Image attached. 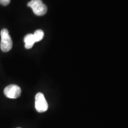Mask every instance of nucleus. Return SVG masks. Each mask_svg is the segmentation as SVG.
Here are the masks:
<instances>
[{"label":"nucleus","instance_id":"obj_1","mask_svg":"<svg viewBox=\"0 0 128 128\" xmlns=\"http://www.w3.org/2000/svg\"><path fill=\"white\" fill-rule=\"evenodd\" d=\"M28 7L31 8L35 15L43 16L48 12V7L43 3L42 0H32L28 4Z\"/></svg>","mask_w":128,"mask_h":128},{"label":"nucleus","instance_id":"obj_8","mask_svg":"<svg viewBox=\"0 0 128 128\" xmlns=\"http://www.w3.org/2000/svg\"></svg>","mask_w":128,"mask_h":128},{"label":"nucleus","instance_id":"obj_2","mask_svg":"<svg viewBox=\"0 0 128 128\" xmlns=\"http://www.w3.org/2000/svg\"><path fill=\"white\" fill-rule=\"evenodd\" d=\"M1 49L2 52H8L12 50V40L7 29H2L1 32Z\"/></svg>","mask_w":128,"mask_h":128},{"label":"nucleus","instance_id":"obj_4","mask_svg":"<svg viewBox=\"0 0 128 128\" xmlns=\"http://www.w3.org/2000/svg\"><path fill=\"white\" fill-rule=\"evenodd\" d=\"M4 94L7 98L16 99L20 97L22 94V90L19 86L17 85H10L7 86L4 91Z\"/></svg>","mask_w":128,"mask_h":128},{"label":"nucleus","instance_id":"obj_5","mask_svg":"<svg viewBox=\"0 0 128 128\" xmlns=\"http://www.w3.org/2000/svg\"><path fill=\"white\" fill-rule=\"evenodd\" d=\"M24 42L25 43V48L27 49H30L33 47L36 41H35L33 34H28L25 36L24 39Z\"/></svg>","mask_w":128,"mask_h":128},{"label":"nucleus","instance_id":"obj_7","mask_svg":"<svg viewBox=\"0 0 128 128\" xmlns=\"http://www.w3.org/2000/svg\"><path fill=\"white\" fill-rule=\"evenodd\" d=\"M11 0H0V4L2 6H7L10 3Z\"/></svg>","mask_w":128,"mask_h":128},{"label":"nucleus","instance_id":"obj_3","mask_svg":"<svg viewBox=\"0 0 128 128\" xmlns=\"http://www.w3.org/2000/svg\"><path fill=\"white\" fill-rule=\"evenodd\" d=\"M35 108L39 113H44L48 109V104L44 94L39 92L35 97Z\"/></svg>","mask_w":128,"mask_h":128},{"label":"nucleus","instance_id":"obj_6","mask_svg":"<svg viewBox=\"0 0 128 128\" xmlns=\"http://www.w3.org/2000/svg\"><path fill=\"white\" fill-rule=\"evenodd\" d=\"M44 32L43 30H38L34 32V33L33 34L34 36L35 41L36 42H39L41 41L42 40L44 39Z\"/></svg>","mask_w":128,"mask_h":128}]
</instances>
